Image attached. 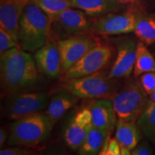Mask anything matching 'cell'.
Returning <instances> with one entry per match:
<instances>
[{
  "label": "cell",
  "instance_id": "6da1fadb",
  "mask_svg": "<svg viewBox=\"0 0 155 155\" xmlns=\"http://www.w3.org/2000/svg\"><path fill=\"white\" fill-rule=\"evenodd\" d=\"M2 95L24 91L36 84L38 79L35 61L19 47L0 55Z\"/></svg>",
  "mask_w": 155,
  "mask_h": 155
},
{
  "label": "cell",
  "instance_id": "7a4b0ae2",
  "mask_svg": "<svg viewBox=\"0 0 155 155\" xmlns=\"http://www.w3.org/2000/svg\"><path fill=\"white\" fill-rule=\"evenodd\" d=\"M51 25V19L30 0L19 22V48L28 52H36L41 48L50 38Z\"/></svg>",
  "mask_w": 155,
  "mask_h": 155
},
{
  "label": "cell",
  "instance_id": "3957f363",
  "mask_svg": "<svg viewBox=\"0 0 155 155\" xmlns=\"http://www.w3.org/2000/svg\"><path fill=\"white\" fill-rule=\"evenodd\" d=\"M53 123L45 114L35 113L17 119L13 123L9 134V146H34L49 137Z\"/></svg>",
  "mask_w": 155,
  "mask_h": 155
},
{
  "label": "cell",
  "instance_id": "277c9868",
  "mask_svg": "<svg viewBox=\"0 0 155 155\" xmlns=\"http://www.w3.org/2000/svg\"><path fill=\"white\" fill-rule=\"evenodd\" d=\"M117 78H110L101 71L78 78L65 80L63 88L78 98H112L118 92Z\"/></svg>",
  "mask_w": 155,
  "mask_h": 155
},
{
  "label": "cell",
  "instance_id": "5b68a950",
  "mask_svg": "<svg viewBox=\"0 0 155 155\" xmlns=\"http://www.w3.org/2000/svg\"><path fill=\"white\" fill-rule=\"evenodd\" d=\"M150 95L141 83L129 81L111 98L119 119L136 122L150 101Z\"/></svg>",
  "mask_w": 155,
  "mask_h": 155
},
{
  "label": "cell",
  "instance_id": "8992f818",
  "mask_svg": "<svg viewBox=\"0 0 155 155\" xmlns=\"http://www.w3.org/2000/svg\"><path fill=\"white\" fill-rule=\"evenodd\" d=\"M48 98L45 92H28L26 91L7 96L5 102V112L7 119L15 120L45 109Z\"/></svg>",
  "mask_w": 155,
  "mask_h": 155
},
{
  "label": "cell",
  "instance_id": "52a82bcc",
  "mask_svg": "<svg viewBox=\"0 0 155 155\" xmlns=\"http://www.w3.org/2000/svg\"><path fill=\"white\" fill-rule=\"evenodd\" d=\"M88 17L90 16L81 9L73 7L65 9L52 22L50 37L55 36L59 41L91 32L93 20Z\"/></svg>",
  "mask_w": 155,
  "mask_h": 155
},
{
  "label": "cell",
  "instance_id": "ba28073f",
  "mask_svg": "<svg viewBox=\"0 0 155 155\" xmlns=\"http://www.w3.org/2000/svg\"><path fill=\"white\" fill-rule=\"evenodd\" d=\"M134 7H129L121 12H116L95 17L92 22L91 32L101 36L119 35L134 32Z\"/></svg>",
  "mask_w": 155,
  "mask_h": 155
},
{
  "label": "cell",
  "instance_id": "9c48e42d",
  "mask_svg": "<svg viewBox=\"0 0 155 155\" xmlns=\"http://www.w3.org/2000/svg\"><path fill=\"white\" fill-rule=\"evenodd\" d=\"M112 55L111 47L98 44L64 73V79L78 78L93 74L104 68Z\"/></svg>",
  "mask_w": 155,
  "mask_h": 155
},
{
  "label": "cell",
  "instance_id": "30bf717a",
  "mask_svg": "<svg viewBox=\"0 0 155 155\" xmlns=\"http://www.w3.org/2000/svg\"><path fill=\"white\" fill-rule=\"evenodd\" d=\"M98 43L88 35L73 36L58 41L61 58V72L65 73Z\"/></svg>",
  "mask_w": 155,
  "mask_h": 155
},
{
  "label": "cell",
  "instance_id": "8fae6325",
  "mask_svg": "<svg viewBox=\"0 0 155 155\" xmlns=\"http://www.w3.org/2000/svg\"><path fill=\"white\" fill-rule=\"evenodd\" d=\"M137 42L132 38H125L119 41L117 55L108 76L121 78L129 76L134 68Z\"/></svg>",
  "mask_w": 155,
  "mask_h": 155
},
{
  "label": "cell",
  "instance_id": "7c38bea8",
  "mask_svg": "<svg viewBox=\"0 0 155 155\" xmlns=\"http://www.w3.org/2000/svg\"><path fill=\"white\" fill-rule=\"evenodd\" d=\"M92 125L90 108H84L78 111L64 132V139L68 146L71 150H79Z\"/></svg>",
  "mask_w": 155,
  "mask_h": 155
},
{
  "label": "cell",
  "instance_id": "4fadbf2b",
  "mask_svg": "<svg viewBox=\"0 0 155 155\" xmlns=\"http://www.w3.org/2000/svg\"><path fill=\"white\" fill-rule=\"evenodd\" d=\"M29 1L0 0V28L6 31L17 44L20 18Z\"/></svg>",
  "mask_w": 155,
  "mask_h": 155
},
{
  "label": "cell",
  "instance_id": "5bb4252c",
  "mask_svg": "<svg viewBox=\"0 0 155 155\" xmlns=\"http://www.w3.org/2000/svg\"><path fill=\"white\" fill-rule=\"evenodd\" d=\"M37 66L50 78L59 77L61 72V58L58 42H48L35 54Z\"/></svg>",
  "mask_w": 155,
  "mask_h": 155
},
{
  "label": "cell",
  "instance_id": "9a60e30c",
  "mask_svg": "<svg viewBox=\"0 0 155 155\" xmlns=\"http://www.w3.org/2000/svg\"><path fill=\"white\" fill-rule=\"evenodd\" d=\"M92 124L112 132L116 124V113L110 98H98L90 106Z\"/></svg>",
  "mask_w": 155,
  "mask_h": 155
},
{
  "label": "cell",
  "instance_id": "2e32d148",
  "mask_svg": "<svg viewBox=\"0 0 155 155\" xmlns=\"http://www.w3.org/2000/svg\"><path fill=\"white\" fill-rule=\"evenodd\" d=\"M71 3L73 8L81 9L93 17L119 12L127 7L116 0H71Z\"/></svg>",
  "mask_w": 155,
  "mask_h": 155
},
{
  "label": "cell",
  "instance_id": "e0dca14e",
  "mask_svg": "<svg viewBox=\"0 0 155 155\" xmlns=\"http://www.w3.org/2000/svg\"><path fill=\"white\" fill-rule=\"evenodd\" d=\"M135 35L146 45L155 43V17L144 10L134 7Z\"/></svg>",
  "mask_w": 155,
  "mask_h": 155
},
{
  "label": "cell",
  "instance_id": "ac0fdd59",
  "mask_svg": "<svg viewBox=\"0 0 155 155\" xmlns=\"http://www.w3.org/2000/svg\"><path fill=\"white\" fill-rule=\"evenodd\" d=\"M77 100L78 98L66 91L58 92L52 96L45 114L55 124L65 112L75 105Z\"/></svg>",
  "mask_w": 155,
  "mask_h": 155
},
{
  "label": "cell",
  "instance_id": "d6986e66",
  "mask_svg": "<svg viewBox=\"0 0 155 155\" xmlns=\"http://www.w3.org/2000/svg\"><path fill=\"white\" fill-rule=\"evenodd\" d=\"M140 131L135 122L118 119L116 124L115 138L120 146L127 147L131 151L140 141Z\"/></svg>",
  "mask_w": 155,
  "mask_h": 155
},
{
  "label": "cell",
  "instance_id": "ffe728a7",
  "mask_svg": "<svg viewBox=\"0 0 155 155\" xmlns=\"http://www.w3.org/2000/svg\"><path fill=\"white\" fill-rule=\"evenodd\" d=\"M111 134V132L92 125L79 148V154L96 155L99 154L103 145Z\"/></svg>",
  "mask_w": 155,
  "mask_h": 155
},
{
  "label": "cell",
  "instance_id": "44dd1931",
  "mask_svg": "<svg viewBox=\"0 0 155 155\" xmlns=\"http://www.w3.org/2000/svg\"><path fill=\"white\" fill-rule=\"evenodd\" d=\"M137 125L155 147V102L150 100L144 111L137 120Z\"/></svg>",
  "mask_w": 155,
  "mask_h": 155
},
{
  "label": "cell",
  "instance_id": "7402d4cb",
  "mask_svg": "<svg viewBox=\"0 0 155 155\" xmlns=\"http://www.w3.org/2000/svg\"><path fill=\"white\" fill-rule=\"evenodd\" d=\"M154 57L147 49V45L140 40L137 42V55L134 68V74L136 77L143 73L154 71Z\"/></svg>",
  "mask_w": 155,
  "mask_h": 155
},
{
  "label": "cell",
  "instance_id": "603a6c76",
  "mask_svg": "<svg viewBox=\"0 0 155 155\" xmlns=\"http://www.w3.org/2000/svg\"><path fill=\"white\" fill-rule=\"evenodd\" d=\"M53 22L65 9L71 7V0H32Z\"/></svg>",
  "mask_w": 155,
  "mask_h": 155
},
{
  "label": "cell",
  "instance_id": "cb8c5ba5",
  "mask_svg": "<svg viewBox=\"0 0 155 155\" xmlns=\"http://www.w3.org/2000/svg\"><path fill=\"white\" fill-rule=\"evenodd\" d=\"M101 155H120L121 154V146L116 138L109 139V137L103 145L99 152Z\"/></svg>",
  "mask_w": 155,
  "mask_h": 155
},
{
  "label": "cell",
  "instance_id": "d4e9b609",
  "mask_svg": "<svg viewBox=\"0 0 155 155\" xmlns=\"http://www.w3.org/2000/svg\"><path fill=\"white\" fill-rule=\"evenodd\" d=\"M15 47H19L18 44L6 31L0 28V55Z\"/></svg>",
  "mask_w": 155,
  "mask_h": 155
},
{
  "label": "cell",
  "instance_id": "484cf974",
  "mask_svg": "<svg viewBox=\"0 0 155 155\" xmlns=\"http://www.w3.org/2000/svg\"><path fill=\"white\" fill-rule=\"evenodd\" d=\"M140 83L143 88L149 95L155 91V72L150 71L143 73L141 75Z\"/></svg>",
  "mask_w": 155,
  "mask_h": 155
},
{
  "label": "cell",
  "instance_id": "4316f807",
  "mask_svg": "<svg viewBox=\"0 0 155 155\" xmlns=\"http://www.w3.org/2000/svg\"><path fill=\"white\" fill-rule=\"evenodd\" d=\"M149 140H143L131 150V155H150L153 154L152 147Z\"/></svg>",
  "mask_w": 155,
  "mask_h": 155
},
{
  "label": "cell",
  "instance_id": "83f0119b",
  "mask_svg": "<svg viewBox=\"0 0 155 155\" xmlns=\"http://www.w3.org/2000/svg\"><path fill=\"white\" fill-rule=\"evenodd\" d=\"M30 154H32V152L20 148V147H18V146L11 147V148L3 149V150L1 149L0 150L1 155H25Z\"/></svg>",
  "mask_w": 155,
  "mask_h": 155
},
{
  "label": "cell",
  "instance_id": "f1b7e54d",
  "mask_svg": "<svg viewBox=\"0 0 155 155\" xmlns=\"http://www.w3.org/2000/svg\"><path fill=\"white\" fill-rule=\"evenodd\" d=\"M7 137H8V134L7 131L3 128H1V130H0V147H1V149L2 148L4 144L7 141Z\"/></svg>",
  "mask_w": 155,
  "mask_h": 155
},
{
  "label": "cell",
  "instance_id": "f546056e",
  "mask_svg": "<svg viewBox=\"0 0 155 155\" xmlns=\"http://www.w3.org/2000/svg\"><path fill=\"white\" fill-rule=\"evenodd\" d=\"M118 2L122 4V5L127 6V5H135L136 3H137L139 0H116Z\"/></svg>",
  "mask_w": 155,
  "mask_h": 155
},
{
  "label": "cell",
  "instance_id": "4dcf8cb0",
  "mask_svg": "<svg viewBox=\"0 0 155 155\" xmlns=\"http://www.w3.org/2000/svg\"><path fill=\"white\" fill-rule=\"evenodd\" d=\"M131 151L128 149L127 147H121V155H129L131 154Z\"/></svg>",
  "mask_w": 155,
  "mask_h": 155
},
{
  "label": "cell",
  "instance_id": "1f68e13d",
  "mask_svg": "<svg viewBox=\"0 0 155 155\" xmlns=\"http://www.w3.org/2000/svg\"><path fill=\"white\" fill-rule=\"evenodd\" d=\"M150 99L152 101L155 102V91L153 92L152 94L150 95Z\"/></svg>",
  "mask_w": 155,
  "mask_h": 155
},
{
  "label": "cell",
  "instance_id": "d6a6232c",
  "mask_svg": "<svg viewBox=\"0 0 155 155\" xmlns=\"http://www.w3.org/2000/svg\"><path fill=\"white\" fill-rule=\"evenodd\" d=\"M154 55V60H155V52L154 53V55ZM154 71L155 72V62H154Z\"/></svg>",
  "mask_w": 155,
  "mask_h": 155
},
{
  "label": "cell",
  "instance_id": "836d02e7",
  "mask_svg": "<svg viewBox=\"0 0 155 155\" xmlns=\"http://www.w3.org/2000/svg\"></svg>",
  "mask_w": 155,
  "mask_h": 155
}]
</instances>
